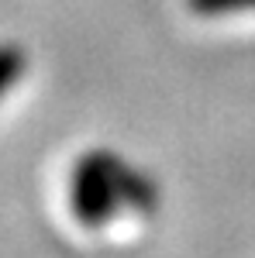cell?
I'll list each match as a JSON object with an SVG mask.
<instances>
[{
	"label": "cell",
	"mask_w": 255,
	"mask_h": 258,
	"mask_svg": "<svg viewBox=\"0 0 255 258\" xmlns=\"http://www.w3.org/2000/svg\"><path fill=\"white\" fill-rule=\"evenodd\" d=\"M73 214L86 227H100L118 214L121 207L135 210H152L156 207V189L145 176L131 172L128 165L107 152H93L79 159L69 186Z\"/></svg>",
	"instance_id": "6da1fadb"
},
{
	"label": "cell",
	"mask_w": 255,
	"mask_h": 258,
	"mask_svg": "<svg viewBox=\"0 0 255 258\" xmlns=\"http://www.w3.org/2000/svg\"><path fill=\"white\" fill-rule=\"evenodd\" d=\"M186 7L200 18H221V14H245L255 11V0H186Z\"/></svg>",
	"instance_id": "3957f363"
},
{
	"label": "cell",
	"mask_w": 255,
	"mask_h": 258,
	"mask_svg": "<svg viewBox=\"0 0 255 258\" xmlns=\"http://www.w3.org/2000/svg\"><path fill=\"white\" fill-rule=\"evenodd\" d=\"M24 69H28V55L18 45H11V41L0 45V97L11 93V86L24 76Z\"/></svg>",
	"instance_id": "7a4b0ae2"
}]
</instances>
